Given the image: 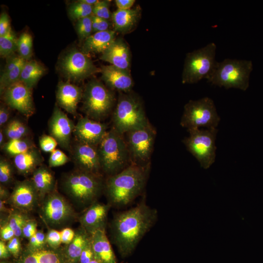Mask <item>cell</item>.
<instances>
[{
    "mask_svg": "<svg viewBox=\"0 0 263 263\" xmlns=\"http://www.w3.org/2000/svg\"><path fill=\"white\" fill-rule=\"evenodd\" d=\"M157 219V210L143 201L135 207L115 215L111 225L112 236L122 256L132 252Z\"/></svg>",
    "mask_w": 263,
    "mask_h": 263,
    "instance_id": "cell-1",
    "label": "cell"
},
{
    "mask_svg": "<svg viewBox=\"0 0 263 263\" xmlns=\"http://www.w3.org/2000/svg\"><path fill=\"white\" fill-rule=\"evenodd\" d=\"M150 165L143 167L131 164L119 172L109 176L104 190L110 205L123 207L142 192L147 183Z\"/></svg>",
    "mask_w": 263,
    "mask_h": 263,
    "instance_id": "cell-2",
    "label": "cell"
},
{
    "mask_svg": "<svg viewBox=\"0 0 263 263\" xmlns=\"http://www.w3.org/2000/svg\"><path fill=\"white\" fill-rule=\"evenodd\" d=\"M104 185L101 174L78 169L67 174L62 182L63 190L72 200L79 205L89 207L96 202Z\"/></svg>",
    "mask_w": 263,
    "mask_h": 263,
    "instance_id": "cell-3",
    "label": "cell"
},
{
    "mask_svg": "<svg viewBox=\"0 0 263 263\" xmlns=\"http://www.w3.org/2000/svg\"><path fill=\"white\" fill-rule=\"evenodd\" d=\"M97 148L102 171L108 176L131 164L124 134L113 127L107 132Z\"/></svg>",
    "mask_w": 263,
    "mask_h": 263,
    "instance_id": "cell-4",
    "label": "cell"
},
{
    "mask_svg": "<svg viewBox=\"0 0 263 263\" xmlns=\"http://www.w3.org/2000/svg\"><path fill=\"white\" fill-rule=\"evenodd\" d=\"M112 122V127L123 134L143 128L150 123L141 100L131 92H119Z\"/></svg>",
    "mask_w": 263,
    "mask_h": 263,
    "instance_id": "cell-5",
    "label": "cell"
},
{
    "mask_svg": "<svg viewBox=\"0 0 263 263\" xmlns=\"http://www.w3.org/2000/svg\"><path fill=\"white\" fill-rule=\"evenodd\" d=\"M252 70V63L250 60L225 59L217 62L207 81L225 89L236 88L245 91L249 86V75Z\"/></svg>",
    "mask_w": 263,
    "mask_h": 263,
    "instance_id": "cell-6",
    "label": "cell"
},
{
    "mask_svg": "<svg viewBox=\"0 0 263 263\" xmlns=\"http://www.w3.org/2000/svg\"><path fill=\"white\" fill-rule=\"evenodd\" d=\"M82 100V109L86 116L98 121L110 114L115 102L112 90L97 79H92L86 84Z\"/></svg>",
    "mask_w": 263,
    "mask_h": 263,
    "instance_id": "cell-7",
    "label": "cell"
},
{
    "mask_svg": "<svg viewBox=\"0 0 263 263\" xmlns=\"http://www.w3.org/2000/svg\"><path fill=\"white\" fill-rule=\"evenodd\" d=\"M216 50L215 43L211 42L187 54L182 76L183 84L196 83L203 78H209L217 62Z\"/></svg>",
    "mask_w": 263,
    "mask_h": 263,
    "instance_id": "cell-8",
    "label": "cell"
},
{
    "mask_svg": "<svg viewBox=\"0 0 263 263\" xmlns=\"http://www.w3.org/2000/svg\"><path fill=\"white\" fill-rule=\"evenodd\" d=\"M220 121L213 101L208 97L189 100L184 106L180 125L188 130L216 128Z\"/></svg>",
    "mask_w": 263,
    "mask_h": 263,
    "instance_id": "cell-9",
    "label": "cell"
},
{
    "mask_svg": "<svg viewBox=\"0 0 263 263\" xmlns=\"http://www.w3.org/2000/svg\"><path fill=\"white\" fill-rule=\"evenodd\" d=\"M189 136L183 142L188 150L196 158L201 167L208 169L215 162V141L218 130L194 129L188 130Z\"/></svg>",
    "mask_w": 263,
    "mask_h": 263,
    "instance_id": "cell-10",
    "label": "cell"
},
{
    "mask_svg": "<svg viewBox=\"0 0 263 263\" xmlns=\"http://www.w3.org/2000/svg\"><path fill=\"white\" fill-rule=\"evenodd\" d=\"M131 164L140 166L150 165L156 131L149 123L146 126L124 134Z\"/></svg>",
    "mask_w": 263,
    "mask_h": 263,
    "instance_id": "cell-11",
    "label": "cell"
},
{
    "mask_svg": "<svg viewBox=\"0 0 263 263\" xmlns=\"http://www.w3.org/2000/svg\"><path fill=\"white\" fill-rule=\"evenodd\" d=\"M60 69L69 81H82L96 73L101 72L88 56L81 51L73 49L61 59Z\"/></svg>",
    "mask_w": 263,
    "mask_h": 263,
    "instance_id": "cell-12",
    "label": "cell"
},
{
    "mask_svg": "<svg viewBox=\"0 0 263 263\" xmlns=\"http://www.w3.org/2000/svg\"><path fill=\"white\" fill-rule=\"evenodd\" d=\"M42 203L41 214L45 222L51 226L61 225L74 218L75 213L67 201L58 192L47 194Z\"/></svg>",
    "mask_w": 263,
    "mask_h": 263,
    "instance_id": "cell-13",
    "label": "cell"
},
{
    "mask_svg": "<svg viewBox=\"0 0 263 263\" xmlns=\"http://www.w3.org/2000/svg\"><path fill=\"white\" fill-rule=\"evenodd\" d=\"M6 104L26 117L32 115L35 109L32 89L20 80L8 87L1 95Z\"/></svg>",
    "mask_w": 263,
    "mask_h": 263,
    "instance_id": "cell-14",
    "label": "cell"
},
{
    "mask_svg": "<svg viewBox=\"0 0 263 263\" xmlns=\"http://www.w3.org/2000/svg\"><path fill=\"white\" fill-rule=\"evenodd\" d=\"M75 127L74 122L57 106H55L48 122V130L50 135L62 149L70 150L71 136Z\"/></svg>",
    "mask_w": 263,
    "mask_h": 263,
    "instance_id": "cell-15",
    "label": "cell"
},
{
    "mask_svg": "<svg viewBox=\"0 0 263 263\" xmlns=\"http://www.w3.org/2000/svg\"><path fill=\"white\" fill-rule=\"evenodd\" d=\"M70 150L71 158L77 169L96 174H101L97 147L76 141Z\"/></svg>",
    "mask_w": 263,
    "mask_h": 263,
    "instance_id": "cell-16",
    "label": "cell"
},
{
    "mask_svg": "<svg viewBox=\"0 0 263 263\" xmlns=\"http://www.w3.org/2000/svg\"><path fill=\"white\" fill-rule=\"evenodd\" d=\"M107 128L104 123L85 116L78 119L73 134L77 141L98 147L108 131Z\"/></svg>",
    "mask_w": 263,
    "mask_h": 263,
    "instance_id": "cell-17",
    "label": "cell"
},
{
    "mask_svg": "<svg viewBox=\"0 0 263 263\" xmlns=\"http://www.w3.org/2000/svg\"><path fill=\"white\" fill-rule=\"evenodd\" d=\"M38 193L31 180L17 182L9 198L11 205L22 211H30L37 204Z\"/></svg>",
    "mask_w": 263,
    "mask_h": 263,
    "instance_id": "cell-18",
    "label": "cell"
},
{
    "mask_svg": "<svg viewBox=\"0 0 263 263\" xmlns=\"http://www.w3.org/2000/svg\"><path fill=\"white\" fill-rule=\"evenodd\" d=\"M111 205L95 202L90 205L80 218L82 227L91 236L98 230L105 229Z\"/></svg>",
    "mask_w": 263,
    "mask_h": 263,
    "instance_id": "cell-19",
    "label": "cell"
},
{
    "mask_svg": "<svg viewBox=\"0 0 263 263\" xmlns=\"http://www.w3.org/2000/svg\"><path fill=\"white\" fill-rule=\"evenodd\" d=\"M100 69L102 79L109 89L119 92H131L133 82L130 72L111 64Z\"/></svg>",
    "mask_w": 263,
    "mask_h": 263,
    "instance_id": "cell-20",
    "label": "cell"
},
{
    "mask_svg": "<svg viewBox=\"0 0 263 263\" xmlns=\"http://www.w3.org/2000/svg\"><path fill=\"white\" fill-rule=\"evenodd\" d=\"M83 91L70 81H60L57 85L56 98L57 104L67 113L75 116L77 105L82 99Z\"/></svg>",
    "mask_w": 263,
    "mask_h": 263,
    "instance_id": "cell-21",
    "label": "cell"
},
{
    "mask_svg": "<svg viewBox=\"0 0 263 263\" xmlns=\"http://www.w3.org/2000/svg\"><path fill=\"white\" fill-rule=\"evenodd\" d=\"M131 58L130 48L124 39L121 38H116L100 57L101 60L129 72Z\"/></svg>",
    "mask_w": 263,
    "mask_h": 263,
    "instance_id": "cell-22",
    "label": "cell"
},
{
    "mask_svg": "<svg viewBox=\"0 0 263 263\" xmlns=\"http://www.w3.org/2000/svg\"><path fill=\"white\" fill-rule=\"evenodd\" d=\"M56 249L30 247L25 252L18 263H69L66 256Z\"/></svg>",
    "mask_w": 263,
    "mask_h": 263,
    "instance_id": "cell-23",
    "label": "cell"
},
{
    "mask_svg": "<svg viewBox=\"0 0 263 263\" xmlns=\"http://www.w3.org/2000/svg\"><path fill=\"white\" fill-rule=\"evenodd\" d=\"M94 257L99 263H117L105 229L98 230L90 236Z\"/></svg>",
    "mask_w": 263,
    "mask_h": 263,
    "instance_id": "cell-24",
    "label": "cell"
},
{
    "mask_svg": "<svg viewBox=\"0 0 263 263\" xmlns=\"http://www.w3.org/2000/svg\"><path fill=\"white\" fill-rule=\"evenodd\" d=\"M141 15V9L137 6L128 10L117 9L112 14L114 31L127 34L136 26Z\"/></svg>",
    "mask_w": 263,
    "mask_h": 263,
    "instance_id": "cell-25",
    "label": "cell"
},
{
    "mask_svg": "<svg viewBox=\"0 0 263 263\" xmlns=\"http://www.w3.org/2000/svg\"><path fill=\"white\" fill-rule=\"evenodd\" d=\"M116 38V32L114 30L93 33L84 41L81 51L87 55L90 53L102 54Z\"/></svg>",
    "mask_w": 263,
    "mask_h": 263,
    "instance_id": "cell-26",
    "label": "cell"
},
{
    "mask_svg": "<svg viewBox=\"0 0 263 263\" xmlns=\"http://www.w3.org/2000/svg\"><path fill=\"white\" fill-rule=\"evenodd\" d=\"M43 161V158L36 146L13 157L14 164L17 171L23 175L33 173L42 165Z\"/></svg>",
    "mask_w": 263,
    "mask_h": 263,
    "instance_id": "cell-27",
    "label": "cell"
},
{
    "mask_svg": "<svg viewBox=\"0 0 263 263\" xmlns=\"http://www.w3.org/2000/svg\"><path fill=\"white\" fill-rule=\"evenodd\" d=\"M31 178L39 198L45 197L55 189V178L52 171L46 166L42 165L32 173Z\"/></svg>",
    "mask_w": 263,
    "mask_h": 263,
    "instance_id": "cell-28",
    "label": "cell"
},
{
    "mask_svg": "<svg viewBox=\"0 0 263 263\" xmlns=\"http://www.w3.org/2000/svg\"><path fill=\"white\" fill-rule=\"evenodd\" d=\"M90 236L81 227L75 233V237L66 249L65 256L69 263H77Z\"/></svg>",
    "mask_w": 263,
    "mask_h": 263,
    "instance_id": "cell-29",
    "label": "cell"
},
{
    "mask_svg": "<svg viewBox=\"0 0 263 263\" xmlns=\"http://www.w3.org/2000/svg\"><path fill=\"white\" fill-rule=\"evenodd\" d=\"M45 71V68L35 60L26 61L22 69L19 80L32 89Z\"/></svg>",
    "mask_w": 263,
    "mask_h": 263,
    "instance_id": "cell-30",
    "label": "cell"
},
{
    "mask_svg": "<svg viewBox=\"0 0 263 263\" xmlns=\"http://www.w3.org/2000/svg\"><path fill=\"white\" fill-rule=\"evenodd\" d=\"M34 147V142L26 137L8 140L1 148L6 154L14 157Z\"/></svg>",
    "mask_w": 263,
    "mask_h": 263,
    "instance_id": "cell-31",
    "label": "cell"
},
{
    "mask_svg": "<svg viewBox=\"0 0 263 263\" xmlns=\"http://www.w3.org/2000/svg\"><path fill=\"white\" fill-rule=\"evenodd\" d=\"M2 129L8 140L26 138L29 133L28 127L18 119L10 121Z\"/></svg>",
    "mask_w": 263,
    "mask_h": 263,
    "instance_id": "cell-32",
    "label": "cell"
},
{
    "mask_svg": "<svg viewBox=\"0 0 263 263\" xmlns=\"http://www.w3.org/2000/svg\"><path fill=\"white\" fill-rule=\"evenodd\" d=\"M18 38L12 29L4 35L0 37V55L8 57L17 51Z\"/></svg>",
    "mask_w": 263,
    "mask_h": 263,
    "instance_id": "cell-33",
    "label": "cell"
},
{
    "mask_svg": "<svg viewBox=\"0 0 263 263\" xmlns=\"http://www.w3.org/2000/svg\"><path fill=\"white\" fill-rule=\"evenodd\" d=\"M93 6L85 4L80 0L72 3L68 7L69 17L74 20L91 16L93 14Z\"/></svg>",
    "mask_w": 263,
    "mask_h": 263,
    "instance_id": "cell-34",
    "label": "cell"
},
{
    "mask_svg": "<svg viewBox=\"0 0 263 263\" xmlns=\"http://www.w3.org/2000/svg\"><path fill=\"white\" fill-rule=\"evenodd\" d=\"M26 60H22L15 68L0 77V93L1 95L10 86L19 80L23 66Z\"/></svg>",
    "mask_w": 263,
    "mask_h": 263,
    "instance_id": "cell-35",
    "label": "cell"
},
{
    "mask_svg": "<svg viewBox=\"0 0 263 263\" xmlns=\"http://www.w3.org/2000/svg\"><path fill=\"white\" fill-rule=\"evenodd\" d=\"M33 39L28 33H22L18 38L17 51L19 56L26 61L30 60L32 56Z\"/></svg>",
    "mask_w": 263,
    "mask_h": 263,
    "instance_id": "cell-36",
    "label": "cell"
},
{
    "mask_svg": "<svg viewBox=\"0 0 263 263\" xmlns=\"http://www.w3.org/2000/svg\"><path fill=\"white\" fill-rule=\"evenodd\" d=\"M28 219L26 216L20 212H13L10 215L8 224L15 236L19 237L22 236L23 227Z\"/></svg>",
    "mask_w": 263,
    "mask_h": 263,
    "instance_id": "cell-37",
    "label": "cell"
},
{
    "mask_svg": "<svg viewBox=\"0 0 263 263\" xmlns=\"http://www.w3.org/2000/svg\"><path fill=\"white\" fill-rule=\"evenodd\" d=\"M75 29L80 40H85L93 33L91 16L76 21Z\"/></svg>",
    "mask_w": 263,
    "mask_h": 263,
    "instance_id": "cell-38",
    "label": "cell"
},
{
    "mask_svg": "<svg viewBox=\"0 0 263 263\" xmlns=\"http://www.w3.org/2000/svg\"><path fill=\"white\" fill-rule=\"evenodd\" d=\"M13 167L6 158L0 159V182L2 185H6L12 182L13 175Z\"/></svg>",
    "mask_w": 263,
    "mask_h": 263,
    "instance_id": "cell-39",
    "label": "cell"
},
{
    "mask_svg": "<svg viewBox=\"0 0 263 263\" xmlns=\"http://www.w3.org/2000/svg\"><path fill=\"white\" fill-rule=\"evenodd\" d=\"M110 0H98L93 6L92 15L108 20L112 18L110 11Z\"/></svg>",
    "mask_w": 263,
    "mask_h": 263,
    "instance_id": "cell-40",
    "label": "cell"
},
{
    "mask_svg": "<svg viewBox=\"0 0 263 263\" xmlns=\"http://www.w3.org/2000/svg\"><path fill=\"white\" fill-rule=\"evenodd\" d=\"M69 158L63 151L58 149H56L51 152L49 159L50 167L61 166L69 161Z\"/></svg>",
    "mask_w": 263,
    "mask_h": 263,
    "instance_id": "cell-41",
    "label": "cell"
},
{
    "mask_svg": "<svg viewBox=\"0 0 263 263\" xmlns=\"http://www.w3.org/2000/svg\"><path fill=\"white\" fill-rule=\"evenodd\" d=\"M39 144L41 149L46 152H52L56 150L57 142L51 135H43L39 138Z\"/></svg>",
    "mask_w": 263,
    "mask_h": 263,
    "instance_id": "cell-42",
    "label": "cell"
},
{
    "mask_svg": "<svg viewBox=\"0 0 263 263\" xmlns=\"http://www.w3.org/2000/svg\"><path fill=\"white\" fill-rule=\"evenodd\" d=\"M46 242L50 247L57 248L62 243L60 232L55 229L49 230L46 236Z\"/></svg>",
    "mask_w": 263,
    "mask_h": 263,
    "instance_id": "cell-43",
    "label": "cell"
},
{
    "mask_svg": "<svg viewBox=\"0 0 263 263\" xmlns=\"http://www.w3.org/2000/svg\"><path fill=\"white\" fill-rule=\"evenodd\" d=\"M92 20L93 33L109 30L110 23L108 20L91 15Z\"/></svg>",
    "mask_w": 263,
    "mask_h": 263,
    "instance_id": "cell-44",
    "label": "cell"
},
{
    "mask_svg": "<svg viewBox=\"0 0 263 263\" xmlns=\"http://www.w3.org/2000/svg\"><path fill=\"white\" fill-rule=\"evenodd\" d=\"M37 232V222L34 220L28 219L23 227L22 236L26 238L30 239Z\"/></svg>",
    "mask_w": 263,
    "mask_h": 263,
    "instance_id": "cell-45",
    "label": "cell"
},
{
    "mask_svg": "<svg viewBox=\"0 0 263 263\" xmlns=\"http://www.w3.org/2000/svg\"><path fill=\"white\" fill-rule=\"evenodd\" d=\"M94 258L91 239L87 243L81 254L80 263H89Z\"/></svg>",
    "mask_w": 263,
    "mask_h": 263,
    "instance_id": "cell-46",
    "label": "cell"
},
{
    "mask_svg": "<svg viewBox=\"0 0 263 263\" xmlns=\"http://www.w3.org/2000/svg\"><path fill=\"white\" fill-rule=\"evenodd\" d=\"M7 246L11 254L15 257L18 256L21 249V244L19 237L14 236L8 241Z\"/></svg>",
    "mask_w": 263,
    "mask_h": 263,
    "instance_id": "cell-47",
    "label": "cell"
},
{
    "mask_svg": "<svg viewBox=\"0 0 263 263\" xmlns=\"http://www.w3.org/2000/svg\"><path fill=\"white\" fill-rule=\"evenodd\" d=\"M11 28L9 17L6 13H2L0 16V37L5 35Z\"/></svg>",
    "mask_w": 263,
    "mask_h": 263,
    "instance_id": "cell-48",
    "label": "cell"
},
{
    "mask_svg": "<svg viewBox=\"0 0 263 263\" xmlns=\"http://www.w3.org/2000/svg\"><path fill=\"white\" fill-rule=\"evenodd\" d=\"M15 236L13 230L9 225L8 223L5 224L0 228V239L3 241H8Z\"/></svg>",
    "mask_w": 263,
    "mask_h": 263,
    "instance_id": "cell-49",
    "label": "cell"
},
{
    "mask_svg": "<svg viewBox=\"0 0 263 263\" xmlns=\"http://www.w3.org/2000/svg\"><path fill=\"white\" fill-rule=\"evenodd\" d=\"M61 242L69 244L73 241L75 233L73 229L70 228H65L60 231Z\"/></svg>",
    "mask_w": 263,
    "mask_h": 263,
    "instance_id": "cell-50",
    "label": "cell"
},
{
    "mask_svg": "<svg viewBox=\"0 0 263 263\" xmlns=\"http://www.w3.org/2000/svg\"><path fill=\"white\" fill-rule=\"evenodd\" d=\"M10 117L9 109L4 105H1L0 107V127L2 129L8 123Z\"/></svg>",
    "mask_w": 263,
    "mask_h": 263,
    "instance_id": "cell-51",
    "label": "cell"
},
{
    "mask_svg": "<svg viewBox=\"0 0 263 263\" xmlns=\"http://www.w3.org/2000/svg\"><path fill=\"white\" fill-rule=\"evenodd\" d=\"M135 1L134 0H116L115 3L118 9L128 10L131 9Z\"/></svg>",
    "mask_w": 263,
    "mask_h": 263,
    "instance_id": "cell-52",
    "label": "cell"
},
{
    "mask_svg": "<svg viewBox=\"0 0 263 263\" xmlns=\"http://www.w3.org/2000/svg\"><path fill=\"white\" fill-rule=\"evenodd\" d=\"M37 241V248H39L44 246L46 242V236L42 231H37L35 234Z\"/></svg>",
    "mask_w": 263,
    "mask_h": 263,
    "instance_id": "cell-53",
    "label": "cell"
},
{
    "mask_svg": "<svg viewBox=\"0 0 263 263\" xmlns=\"http://www.w3.org/2000/svg\"><path fill=\"white\" fill-rule=\"evenodd\" d=\"M10 253L9 251L7 245L4 241L0 240V258L6 259L10 256Z\"/></svg>",
    "mask_w": 263,
    "mask_h": 263,
    "instance_id": "cell-54",
    "label": "cell"
},
{
    "mask_svg": "<svg viewBox=\"0 0 263 263\" xmlns=\"http://www.w3.org/2000/svg\"><path fill=\"white\" fill-rule=\"evenodd\" d=\"M0 200H4L10 197L8 190L3 185H0Z\"/></svg>",
    "mask_w": 263,
    "mask_h": 263,
    "instance_id": "cell-55",
    "label": "cell"
},
{
    "mask_svg": "<svg viewBox=\"0 0 263 263\" xmlns=\"http://www.w3.org/2000/svg\"><path fill=\"white\" fill-rule=\"evenodd\" d=\"M5 139H6V137H5V134L4 133L3 129H0V146L1 148L6 143L5 142Z\"/></svg>",
    "mask_w": 263,
    "mask_h": 263,
    "instance_id": "cell-56",
    "label": "cell"
},
{
    "mask_svg": "<svg viewBox=\"0 0 263 263\" xmlns=\"http://www.w3.org/2000/svg\"><path fill=\"white\" fill-rule=\"evenodd\" d=\"M85 4L94 6L98 1V0H80Z\"/></svg>",
    "mask_w": 263,
    "mask_h": 263,
    "instance_id": "cell-57",
    "label": "cell"
},
{
    "mask_svg": "<svg viewBox=\"0 0 263 263\" xmlns=\"http://www.w3.org/2000/svg\"><path fill=\"white\" fill-rule=\"evenodd\" d=\"M99 263L98 262V261L95 259V258H94V259H93L90 263Z\"/></svg>",
    "mask_w": 263,
    "mask_h": 263,
    "instance_id": "cell-58",
    "label": "cell"
},
{
    "mask_svg": "<svg viewBox=\"0 0 263 263\" xmlns=\"http://www.w3.org/2000/svg\"><path fill=\"white\" fill-rule=\"evenodd\" d=\"M0 263H6L4 262H1Z\"/></svg>",
    "mask_w": 263,
    "mask_h": 263,
    "instance_id": "cell-59",
    "label": "cell"
}]
</instances>
